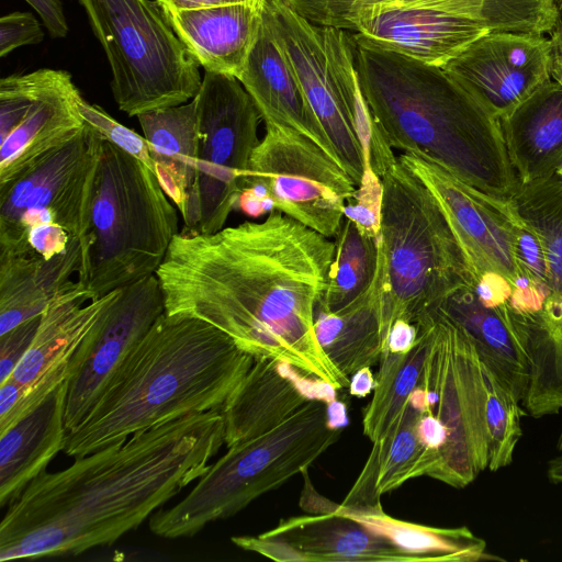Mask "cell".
Returning <instances> with one entry per match:
<instances>
[{
    "instance_id": "obj_49",
    "label": "cell",
    "mask_w": 562,
    "mask_h": 562,
    "mask_svg": "<svg viewBox=\"0 0 562 562\" xmlns=\"http://www.w3.org/2000/svg\"><path fill=\"white\" fill-rule=\"evenodd\" d=\"M554 60L562 64V14L558 26L550 35Z\"/></svg>"
},
{
    "instance_id": "obj_14",
    "label": "cell",
    "mask_w": 562,
    "mask_h": 562,
    "mask_svg": "<svg viewBox=\"0 0 562 562\" xmlns=\"http://www.w3.org/2000/svg\"><path fill=\"white\" fill-rule=\"evenodd\" d=\"M81 98L65 70L42 68L0 80V186L85 128Z\"/></svg>"
},
{
    "instance_id": "obj_25",
    "label": "cell",
    "mask_w": 562,
    "mask_h": 562,
    "mask_svg": "<svg viewBox=\"0 0 562 562\" xmlns=\"http://www.w3.org/2000/svg\"><path fill=\"white\" fill-rule=\"evenodd\" d=\"M518 182L531 183L562 168V83L551 79L499 119Z\"/></svg>"
},
{
    "instance_id": "obj_29",
    "label": "cell",
    "mask_w": 562,
    "mask_h": 562,
    "mask_svg": "<svg viewBox=\"0 0 562 562\" xmlns=\"http://www.w3.org/2000/svg\"><path fill=\"white\" fill-rule=\"evenodd\" d=\"M423 408L409 396L402 415L380 440L372 442L369 457L342 505H374L381 496L406 481L427 475L431 459L418 436Z\"/></svg>"
},
{
    "instance_id": "obj_46",
    "label": "cell",
    "mask_w": 562,
    "mask_h": 562,
    "mask_svg": "<svg viewBox=\"0 0 562 562\" xmlns=\"http://www.w3.org/2000/svg\"><path fill=\"white\" fill-rule=\"evenodd\" d=\"M164 11L198 10L244 3L252 0H156Z\"/></svg>"
},
{
    "instance_id": "obj_40",
    "label": "cell",
    "mask_w": 562,
    "mask_h": 562,
    "mask_svg": "<svg viewBox=\"0 0 562 562\" xmlns=\"http://www.w3.org/2000/svg\"><path fill=\"white\" fill-rule=\"evenodd\" d=\"M517 220L516 259L521 278L524 281L547 291V263L541 241L537 234L518 216Z\"/></svg>"
},
{
    "instance_id": "obj_24",
    "label": "cell",
    "mask_w": 562,
    "mask_h": 562,
    "mask_svg": "<svg viewBox=\"0 0 562 562\" xmlns=\"http://www.w3.org/2000/svg\"><path fill=\"white\" fill-rule=\"evenodd\" d=\"M238 80L265 124L299 132L338 162L290 64L272 36L265 12L259 35Z\"/></svg>"
},
{
    "instance_id": "obj_26",
    "label": "cell",
    "mask_w": 562,
    "mask_h": 562,
    "mask_svg": "<svg viewBox=\"0 0 562 562\" xmlns=\"http://www.w3.org/2000/svg\"><path fill=\"white\" fill-rule=\"evenodd\" d=\"M68 379L34 409L0 434V506L13 502L64 450Z\"/></svg>"
},
{
    "instance_id": "obj_2",
    "label": "cell",
    "mask_w": 562,
    "mask_h": 562,
    "mask_svg": "<svg viewBox=\"0 0 562 562\" xmlns=\"http://www.w3.org/2000/svg\"><path fill=\"white\" fill-rule=\"evenodd\" d=\"M224 443L222 412L211 411L42 472L8 505L0 561L77 555L113 543L203 476Z\"/></svg>"
},
{
    "instance_id": "obj_13",
    "label": "cell",
    "mask_w": 562,
    "mask_h": 562,
    "mask_svg": "<svg viewBox=\"0 0 562 562\" xmlns=\"http://www.w3.org/2000/svg\"><path fill=\"white\" fill-rule=\"evenodd\" d=\"M265 19L317 117L338 164L358 186L364 159L387 162L393 149L375 124L363 122L349 106L329 70L321 34L284 0H266Z\"/></svg>"
},
{
    "instance_id": "obj_4",
    "label": "cell",
    "mask_w": 562,
    "mask_h": 562,
    "mask_svg": "<svg viewBox=\"0 0 562 562\" xmlns=\"http://www.w3.org/2000/svg\"><path fill=\"white\" fill-rule=\"evenodd\" d=\"M351 41L363 97L389 146L507 201L518 179L499 120L442 67L380 48L358 33Z\"/></svg>"
},
{
    "instance_id": "obj_28",
    "label": "cell",
    "mask_w": 562,
    "mask_h": 562,
    "mask_svg": "<svg viewBox=\"0 0 562 562\" xmlns=\"http://www.w3.org/2000/svg\"><path fill=\"white\" fill-rule=\"evenodd\" d=\"M316 514L334 512L348 516L387 539L414 562H476L502 560L486 551V542L467 527L440 528L401 520L387 515L381 502L374 505H342L323 498Z\"/></svg>"
},
{
    "instance_id": "obj_9",
    "label": "cell",
    "mask_w": 562,
    "mask_h": 562,
    "mask_svg": "<svg viewBox=\"0 0 562 562\" xmlns=\"http://www.w3.org/2000/svg\"><path fill=\"white\" fill-rule=\"evenodd\" d=\"M102 143L86 124L72 140L0 186V252L31 250L48 259L83 237Z\"/></svg>"
},
{
    "instance_id": "obj_19",
    "label": "cell",
    "mask_w": 562,
    "mask_h": 562,
    "mask_svg": "<svg viewBox=\"0 0 562 562\" xmlns=\"http://www.w3.org/2000/svg\"><path fill=\"white\" fill-rule=\"evenodd\" d=\"M119 290L91 300L86 289L53 302L41 315L34 339L10 376L22 394L0 434L34 409L69 376L70 360Z\"/></svg>"
},
{
    "instance_id": "obj_12",
    "label": "cell",
    "mask_w": 562,
    "mask_h": 562,
    "mask_svg": "<svg viewBox=\"0 0 562 562\" xmlns=\"http://www.w3.org/2000/svg\"><path fill=\"white\" fill-rule=\"evenodd\" d=\"M199 122L196 173L182 214L187 234H212L237 207L261 116L233 76L204 71L194 97Z\"/></svg>"
},
{
    "instance_id": "obj_53",
    "label": "cell",
    "mask_w": 562,
    "mask_h": 562,
    "mask_svg": "<svg viewBox=\"0 0 562 562\" xmlns=\"http://www.w3.org/2000/svg\"><path fill=\"white\" fill-rule=\"evenodd\" d=\"M558 173H560V175L562 176V168L559 170V172H558Z\"/></svg>"
},
{
    "instance_id": "obj_22",
    "label": "cell",
    "mask_w": 562,
    "mask_h": 562,
    "mask_svg": "<svg viewBox=\"0 0 562 562\" xmlns=\"http://www.w3.org/2000/svg\"><path fill=\"white\" fill-rule=\"evenodd\" d=\"M266 0L165 11L176 35L205 71L238 79L257 41Z\"/></svg>"
},
{
    "instance_id": "obj_1",
    "label": "cell",
    "mask_w": 562,
    "mask_h": 562,
    "mask_svg": "<svg viewBox=\"0 0 562 562\" xmlns=\"http://www.w3.org/2000/svg\"><path fill=\"white\" fill-rule=\"evenodd\" d=\"M334 251L330 238L279 211L212 234L179 233L156 271L165 313L215 326L255 359L349 387L314 328Z\"/></svg>"
},
{
    "instance_id": "obj_37",
    "label": "cell",
    "mask_w": 562,
    "mask_h": 562,
    "mask_svg": "<svg viewBox=\"0 0 562 562\" xmlns=\"http://www.w3.org/2000/svg\"><path fill=\"white\" fill-rule=\"evenodd\" d=\"M558 0H483L488 32L551 35L561 19Z\"/></svg>"
},
{
    "instance_id": "obj_34",
    "label": "cell",
    "mask_w": 562,
    "mask_h": 562,
    "mask_svg": "<svg viewBox=\"0 0 562 562\" xmlns=\"http://www.w3.org/2000/svg\"><path fill=\"white\" fill-rule=\"evenodd\" d=\"M334 241L327 285L316 306L326 312L340 310L360 295L371 284L379 260L378 238L363 236L348 218Z\"/></svg>"
},
{
    "instance_id": "obj_15",
    "label": "cell",
    "mask_w": 562,
    "mask_h": 562,
    "mask_svg": "<svg viewBox=\"0 0 562 562\" xmlns=\"http://www.w3.org/2000/svg\"><path fill=\"white\" fill-rule=\"evenodd\" d=\"M164 313L156 274L117 291L70 360L65 408L68 432L86 417L113 373Z\"/></svg>"
},
{
    "instance_id": "obj_45",
    "label": "cell",
    "mask_w": 562,
    "mask_h": 562,
    "mask_svg": "<svg viewBox=\"0 0 562 562\" xmlns=\"http://www.w3.org/2000/svg\"><path fill=\"white\" fill-rule=\"evenodd\" d=\"M417 340V328L404 319L395 321L389 331L386 350L403 353L411 350Z\"/></svg>"
},
{
    "instance_id": "obj_31",
    "label": "cell",
    "mask_w": 562,
    "mask_h": 562,
    "mask_svg": "<svg viewBox=\"0 0 562 562\" xmlns=\"http://www.w3.org/2000/svg\"><path fill=\"white\" fill-rule=\"evenodd\" d=\"M157 176L167 196L182 215L193 186L199 153L194 98L187 103L137 116Z\"/></svg>"
},
{
    "instance_id": "obj_41",
    "label": "cell",
    "mask_w": 562,
    "mask_h": 562,
    "mask_svg": "<svg viewBox=\"0 0 562 562\" xmlns=\"http://www.w3.org/2000/svg\"><path fill=\"white\" fill-rule=\"evenodd\" d=\"M44 31L31 12L15 11L0 19V56L9 55L15 48L40 44Z\"/></svg>"
},
{
    "instance_id": "obj_38",
    "label": "cell",
    "mask_w": 562,
    "mask_h": 562,
    "mask_svg": "<svg viewBox=\"0 0 562 562\" xmlns=\"http://www.w3.org/2000/svg\"><path fill=\"white\" fill-rule=\"evenodd\" d=\"M382 200V179L366 162L361 180L346 202L344 218L353 222L363 236L378 238L381 231Z\"/></svg>"
},
{
    "instance_id": "obj_52",
    "label": "cell",
    "mask_w": 562,
    "mask_h": 562,
    "mask_svg": "<svg viewBox=\"0 0 562 562\" xmlns=\"http://www.w3.org/2000/svg\"><path fill=\"white\" fill-rule=\"evenodd\" d=\"M558 2H559V7H560V9L562 11V0H558Z\"/></svg>"
},
{
    "instance_id": "obj_35",
    "label": "cell",
    "mask_w": 562,
    "mask_h": 562,
    "mask_svg": "<svg viewBox=\"0 0 562 562\" xmlns=\"http://www.w3.org/2000/svg\"><path fill=\"white\" fill-rule=\"evenodd\" d=\"M487 386L486 429L488 441V469L497 471L513 461L516 445L521 436V417L526 414L520 401L498 379L484 370Z\"/></svg>"
},
{
    "instance_id": "obj_8",
    "label": "cell",
    "mask_w": 562,
    "mask_h": 562,
    "mask_svg": "<svg viewBox=\"0 0 562 562\" xmlns=\"http://www.w3.org/2000/svg\"><path fill=\"white\" fill-rule=\"evenodd\" d=\"M108 58L111 90L128 116L192 100L202 79L198 63L155 0H78Z\"/></svg>"
},
{
    "instance_id": "obj_27",
    "label": "cell",
    "mask_w": 562,
    "mask_h": 562,
    "mask_svg": "<svg viewBox=\"0 0 562 562\" xmlns=\"http://www.w3.org/2000/svg\"><path fill=\"white\" fill-rule=\"evenodd\" d=\"M379 244V240H378ZM383 312V263L379 260L371 284L335 312L316 307L314 328L325 353L346 376L380 361Z\"/></svg>"
},
{
    "instance_id": "obj_48",
    "label": "cell",
    "mask_w": 562,
    "mask_h": 562,
    "mask_svg": "<svg viewBox=\"0 0 562 562\" xmlns=\"http://www.w3.org/2000/svg\"><path fill=\"white\" fill-rule=\"evenodd\" d=\"M349 423L347 405L337 398L326 404V425L333 430H341Z\"/></svg>"
},
{
    "instance_id": "obj_5",
    "label": "cell",
    "mask_w": 562,
    "mask_h": 562,
    "mask_svg": "<svg viewBox=\"0 0 562 562\" xmlns=\"http://www.w3.org/2000/svg\"><path fill=\"white\" fill-rule=\"evenodd\" d=\"M378 237L383 263V351L392 324H415L454 293L475 288L477 276L440 205L397 157L381 176Z\"/></svg>"
},
{
    "instance_id": "obj_44",
    "label": "cell",
    "mask_w": 562,
    "mask_h": 562,
    "mask_svg": "<svg viewBox=\"0 0 562 562\" xmlns=\"http://www.w3.org/2000/svg\"><path fill=\"white\" fill-rule=\"evenodd\" d=\"M40 15L44 26L54 38H63L69 27L61 0H25Z\"/></svg>"
},
{
    "instance_id": "obj_30",
    "label": "cell",
    "mask_w": 562,
    "mask_h": 562,
    "mask_svg": "<svg viewBox=\"0 0 562 562\" xmlns=\"http://www.w3.org/2000/svg\"><path fill=\"white\" fill-rule=\"evenodd\" d=\"M439 308L467 329L484 370L495 375L521 403L527 389L528 368L507 303L487 307L480 302L474 288H468L454 293Z\"/></svg>"
},
{
    "instance_id": "obj_23",
    "label": "cell",
    "mask_w": 562,
    "mask_h": 562,
    "mask_svg": "<svg viewBox=\"0 0 562 562\" xmlns=\"http://www.w3.org/2000/svg\"><path fill=\"white\" fill-rule=\"evenodd\" d=\"M81 261L77 238L66 251L48 259L34 251L0 252V335L82 289Z\"/></svg>"
},
{
    "instance_id": "obj_17",
    "label": "cell",
    "mask_w": 562,
    "mask_h": 562,
    "mask_svg": "<svg viewBox=\"0 0 562 562\" xmlns=\"http://www.w3.org/2000/svg\"><path fill=\"white\" fill-rule=\"evenodd\" d=\"M553 63L548 37L490 32L442 68L499 120L552 79Z\"/></svg>"
},
{
    "instance_id": "obj_51",
    "label": "cell",
    "mask_w": 562,
    "mask_h": 562,
    "mask_svg": "<svg viewBox=\"0 0 562 562\" xmlns=\"http://www.w3.org/2000/svg\"><path fill=\"white\" fill-rule=\"evenodd\" d=\"M557 448L559 450H562V430H561L560 436L558 438Z\"/></svg>"
},
{
    "instance_id": "obj_33",
    "label": "cell",
    "mask_w": 562,
    "mask_h": 562,
    "mask_svg": "<svg viewBox=\"0 0 562 562\" xmlns=\"http://www.w3.org/2000/svg\"><path fill=\"white\" fill-rule=\"evenodd\" d=\"M414 325L417 328V340L411 350L403 353L385 350L381 355L373 397L362 419L363 434L372 442L389 432L420 383L428 339L424 326Z\"/></svg>"
},
{
    "instance_id": "obj_42",
    "label": "cell",
    "mask_w": 562,
    "mask_h": 562,
    "mask_svg": "<svg viewBox=\"0 0 562 562\" xmlns=\"http://www.w3.org/2000/svg\"><path fill=\"white\" fill-rule=\"evenodd\" d=\"M41 315L0 335V383L12 375L29 350L36 334Z\"/></svg>"
},
{
    "instance_id": "obj_10",
    "label": "cell",
    "mask_w": 562,
    "mask_h": 562,
    "mask_svg": "<svg viewBox=\"0 0 562 562\" xmlns=\"http://www.w3.org/2000/svg\"><path fill=\"white\" fill-rule=\"evenodd\" d=\"M424 326L428 347L419 385L447 439L429 477L463 488L488 467L487 386L475 344L445 311H432Z\"/></svg>"
},
{
    "instance_id": "obj_7",
    "label": "cell",
    "mask_w": 562,
    "mask_h": 562,
    "mask_svg": "<svg viewBox=\"0 0 562 562\" xmlns=\"http://www.w3.org/2000/svg\"><path fill=\"white\" fill-rule=\"evenodd\" d=\"M339 438L340 430L326 425V404L311 401L272 429L228 447L181 502L149 517V529L167 539L192 537L308 469Z\"/></svg>"
},
{
    "instance_id": "obj_20",
    "label": "cell",
    "mask_w": 562,
    "mask_h": 562,
    "mask_svg": "<svg viewBox=\"0 0 562 562\" xmlns=\"http://www.w3.org/2000/svg\"><path fill=\"white\" fill-rule=\"evenodd\" d=\"M349 30L380 48L438 67L490 33L482 16L446 7L372 5L357 13Z\"/></svg>"
},
{
    "instance_id": "obj_6",
    "label": "cell",
    "mask_w": 562,
    "mask_h": 562,
    "mask_svg": "<svg viewBox=\"0 0 562 562\" xmlns=\"http://www.w3.org/2000/svg\"><path fill=\"white\" fill-rule=\"evenodd\" d=\"M178 234V213L157 176L103 140L89 224L79 240L78 279L91 300L156 274Z\"/></svg>"
},
{
    "instance_id": "obj_18",
    "label": "cell",
    "mask_w": 562,
    "mask_h": 562,
    "mask_svg": "<svg viewBox=\"0 0 562 562\" xmlns=\"http://www.w3.org/2000/svg\"><path fill=\"white\" fill-rule=\"evenodd\" d=\"M232 542L280 562H414L387 539L334 512L295 516Z\"/></svg>"
},
{
    "instance_id": "obj_47",
    "label": "cell",
    "mask_w": 562,
    "mask_h": 562,
    "mask_svg": "<svg viewBox=\"0 0 562 562\" xmlns=\"http://www.w3.org/2000/svg\"><path fill=\"white\" fill-rule=\"evenodd\" d=\"M375 386V378L370 367H363L350 376L349 393L352 396L364 397L369 395Z\"/></svg>"
},
{
    "instance_id": "obj_36",
    "label": "cell",
    "mask_w": 562,
    "mask_h": 562,
    "mask_svg": "<svg viewBox=\"0 0 562 562\" xmlns=\"http://www.w3.org/2000/svg\"><path fill=\"white\" fill-rule=\"evenodd\" d=\"M296 13L318 26L349 30L361 10L372 7H446L482 16L483 0H284Z\"/></svg>"
},
{
    "instance_id": "obj_32",
    "label": "cell",
    "mask_w": 562,
    "mask_h": 562,
    "mask_svg": "<svg viewBox=\"0 0 562 562\" xmlns=\"http://www.w3.org/2000/svg\"><path fill=\"white\" fill-rule=\"evenodd\" d=\"M514 213L539 237L547 263V297L541 312L562 319V176L518 182L508 199Z\"/></svg>"
},
{
    "instance_id": "obj_3",
    "label": "cell",
    "mask_w": 562,
    "mask_h": 562,
    "mask_svg": "<svg viewBox=\"0 0 562 562\" xmlns=\"http://www.w3.org/2000/svg\"><path fill=\"white\" fill-rule=\"evenodd\" d=\"M254 361L215 326L164 313L67 434L64 452L85 457L172 419L221 411Z\"/></svg>"
},
{
    "instance_id": "obj_21",
    "label": "cell",
    "mask_w": 562,
    "mask_h": 562,
    "mask_svg": "<svg viewBox=\"0 0 562 562\" xmlns=\"http://www.w3.org/2000/svg\"><path fill=\"white\" fill-rule=\"evenodd\" d=\"M331 384L302 373L291 364L258 358L221 409L226 447L278 426L306 403L337 398Z\"/></svg>"
},
{
    "instance_id": "obj_50",
    "label": "cell",
    "mask_w": 562,
    "mask_h": 562,
    "mask_svg": "<svg viewBox=\"0 0 562 562\" xmlns=\"http://www.w3.org/2000/svg\"><path fill=\"white\" fill-rule=\"evenodd\" d=\"M547 474L553 483H562V454L549 461Z\"/></svg>"
},
{
    "instance_id": "obj_39",
    "label": "cell",
    "mask_w": 562,
    "mask_h": 562,
    "mask_svg": "<svg viewBox=\"0 0 562 562\" xmlns=\"http://www.w3.org/2000/svg\"><path fill=\"white\" fill-rule=\"evenodd\" d=\"M80 112L88 124L103 140H106L125 153L130 154L155 173L154 161L147 140L134 130L128 128L114 120L102 108L87 102L83 98L79 101Z\"/></svg>"
},
{
    "instance_id": "obj_16",
    "label": "cell",
    "mask_w": 562,
    "mask_h": 562,
    "mask_svg": "<svg viewBox=\"0 0 562 562\" xmlns=\"http://www.w3.org/2000/svg\"><path fill=\"white\" fill-rule=\"evenodd\" d=\"M398 159L428 188L440 205L477 280L492 271L514 286L524 282L516 259L518 220L508 200L493 198L438 164L415 154Z\"/></svg>"
},
{
    "instance_id": "obj_11",
    "label": "cell",
    "mask_w": 562,
    "mask_h": 562,
    "mask_svg": "<svg viewBox=\"0 0 562 562\" xmlns=\"http://www.w3.org/2000/svg\"><path fill=\"white\" fill-rule=\"evenodd\" d=\"M265 125L237 207L251 217L279 211L327 238L336 237L356 182L310 138L289 127Z\"/></svg>"
},
{
    "instance_id": "obj_43",
    "label": "cell",
    "mask_w": 562,
    "mask_h": 562,
    "mask_svg": "<svg viewBox=\"0 0 562 562\" xmlns=\"http://www.w3.org/2000/svg\"><path fill=\"white\" fill-rule=\"evenodd\" d=\"M514 288L504 276L487 271L480 276L474 292L483 305L496 307L509 301Z\"/></svg>"
}]
</instances>
